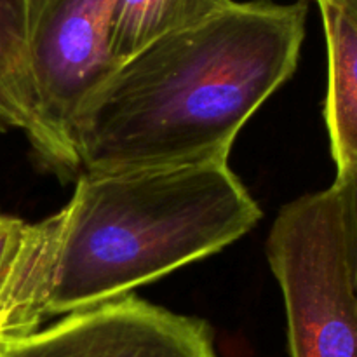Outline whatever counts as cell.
Returning <instances> with one entry per match:
<instances>
[{"mask_svg": "<svg viewBox=\"0 0 357 357\" xmlns=\"http://www.w3.org/2000/svg\"><path fill=\"white\" fill-rule=\"evenodd\" d=\"M307 10L232 2L122 61L72 122L80 173L229 162L244 124L295 73Z\"/></svg>", "mask_w": 357, "mask_h": 357, "instance_id": "obj_1", "label": "cell"}, {"mask_svg": "<svg viewBox=\"0 0 357 357\" xmlns=\"http://www.w3.org/2000/svg\"><path fill=\"white\" fill-rule=\"evenodd\" d=\"M63 213L49 316L122 298L218 253L264 216L229 162L80 173Z\"/></svg>", "mask_w": 357, "mask_h": 357, "instance_id": "obj_2", "label": "cell"}, {"mask_svg": "<svg viewBox=\"0 0 357 357\" xmlns=\"http://www.w3.org/2000/svg\"><path fill=\"white\" fill-rule=\"evenodd\" d=\"M267 258L284 298L291 357H357V300L333 187L279 211Z\"/></svg>", "mask_w": 357, "mask_h": 357, "instance_id": "obj_3", "label": "cell"}, {"mask_svg": "<svg viewBox=\"0 0 357 357\" xmlns=\"http://www.w3.org/2000/svg\"><path fill=\"white\" fill-rule=\"evenodd\" d=\"M115 2L28 0L26 54L35 96L45 124L72 150L73 119L119 66L108 45Z\"/></svg>", "mask_w": 357, "mask_h": 357, "instance_id": "obj_4", "label": "cell"}, {"mask_svg": "<svg viewBox=\"0 0 357 357\" xmlns=\"http://www.w3.org/2000/svg\"><path fill=\"white\" fill-rule=\"evenodd\" d=\"M0 357H218L208 323L135 295L66 314L51 328L0 340Z\"/></svg>", "mask_w": 357, "mask_h": 357, "instance_id": "obj_5", "label": "cell"}, {"mask_svg": "<svg viewBox=\"0 0 357 357\" xmlns=\"http://www.w3.org/2000/svg\"><path fill=\"white\" fill-rule=\"evenodd\" d=\"M28 0H0V132H24L38 162L59 178L80 174L75 152L42 119L26 54Z\"/></svg>", "mask_w": 357, "mask_h": 357, "instance_id": "obj_6", "label": "cell"}, {"mask_svg": "<svg viewBox=\"0 0 357 357\" xmlns=\"http://www.w3.org/2000/svg\"><path fill=\"white\" fill-rule=\"evenodd\" d=\"M65 213L24 222L0 279V340L28 337L49 317Z\"/></svg>", "mask_w": 357, "mask_h": 357, "instance_id": "obj_7", "label": "cell"}, {"mask_svg": "<svg viewBox=\"0 0 357 357\" xmlns=\"http://www.w3.org/2000/svg\"><path fill=\"white\" fill-rule=\"evenodd\" d=\"M328 49L324 121L337 178L357 173V16L340 0H316Z\"/></svg>", "mask_w": 357, "mask_h": 357, "instance_id": "obj_8", "label": "cell"}, {"mask_svg": "<svg viewBox=\"0 0 357 357\" xmlns=\"http://www.w3.org/2000/svg\"><path fill=\"white\" fill-rule=\"evenodd\" d=\"M232 0H117L108 45L117 65L152 42L187 30L229 7Z\"/></svg>", "mask_w": 357, "mask_h": 357, "instance_id": "obj_9", "label": "cell"}, {"mask_svg": "<svg viewBox=\"0 0 357 357\" xmlns=\"http://www.w3.org/2000/svg\"><path fill=\"white\" fill-rule=\"evenodd\" d=\"M331 187L337 190L344 229L345 255H347L349 274L357 300V173L335 178Z\"/></svg>", "mask_w": 357, "mask_h": 357, "instance_id": "obj_10", "label": "cell"}, {"mask_svg": "<svg viewBox=\"0 0 357 357\" xmlns=\"http://www.w3.org/2000/svg\"><path fill=\"white\" fill-rule=\"evenodd\" d=\"M24 222L17 218L7 220L6 225L0 227V279H2L3 271H6L7 260H9L10 253H13V248L16 244L17 237H20L21 229H23Z\"/></svg>", "mask_w": 357, "mask_h": 357, "instance_id": "obj_11", "label": "cell"}, {"mask_svg": "<svg viewBox=\"0 0 357 357\" xmlns=\"http://www.w3.org/2000/svg\"><path fill=\"white\" fill-rule=\"evenodd\" d=\"M340 2L344 3V6L347 7L352 14H356L357 16V0H340Z\"/></svg>", "mask_w": 357, "mask_h": 357, "instance_id": "obj_12", "label": "cell"}, {"mask_svg": "<svg viewBox=\"0 0 357 357\" xmlns=\"http://www.w3.org/2000/svg\"><path fill=\"white\" fill-rule=\"evenodd\" d=\"M7 220H9V216H3V215H0V227H2V225H6V223H7Z\"/></svg>", "mask_w": 357, "mask_h": 357, "instance_id": "obj_13", "label": "cell"}]
</instances>
